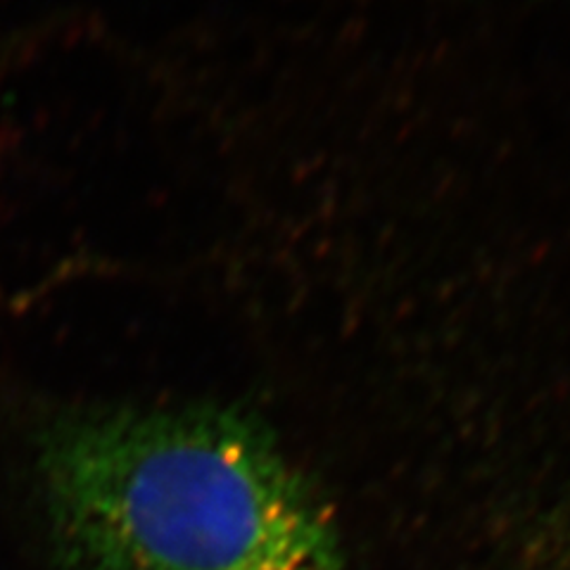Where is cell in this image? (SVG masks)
I'll use <instances>...</instances> for the list:
<instances>
[{
  "label": "cell",
  "mask_w": 570,
  "mask_h": 570,
  "mask_svg": "<svg viewBox=\"0 0 570 570\" xmlns=\"http://www.w3.org/2000/svg\"><path fill=\"white\" fill-rule=\"evenodd\" d=\"M41 473L65 570H343L324 502L234 409L62 421Z\"/></svg>",
  "instance_id": "1"
}]
</instances>
